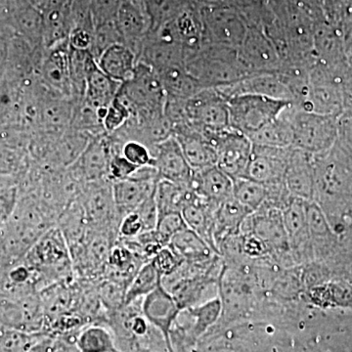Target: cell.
Segmentation results:
<instances>
[{"label":"cell","mask_w":352,"mask_h":352,"mask_svg":"<svg viewBox=\"0 0 352 352\" xmlns=\"http://www.w3.org/2000/svg\"><path fill=\"white\" fill-rule=\"evenodd\" d=\"M196 193L191 187L182 186L166 180L157 182L155 200H156L157 214H164L179 212L195 199Z\"/></svg>","instance_id":"cell-27"},{"label":"cell","mask_w":352,"mask_h":352,"mask_svg":"<svg viewBox=\"0 0 352 352\" xmlns=\"http://www.w3.org/2000/svg\"><path fill=\"white\" fill-rule=\"evenodd\" d=\"M116 23L124 45L135 53L138 60L141 46L151 27L144 1L122 0L118 9Z\"/></svg>","instance_id":"cell-17"},{"label":"cell","mask_w":352,"mask_h":352,"mask_svg":"<svg viewBox=\"0 0 352 352\" xmlns=\"http://www.w3.org/2000/svg\"><path fill=\"white\" fill-rule=\"evenodd\" d=\"M134 212H138L140 219H142L146 232L154 230L157 226V219H159L156 200H155V193L151 197H149L144 203L141 204Z\"/></svg>","instance_id":"cell-43"},{"label":"cell","mask_w":352,"mask_h":352,"mask_svg":"<svg viewBox=\"0 0 352 352\" xmlns=\"http://www.w3.org/2000/svg\"><path fill=\"white\" fill-rule=\"evenodd\" d=\"M307 201L292 197L288 205L282 210L289 248L293 250L300 249L303 241L307 239V234H309L307 220Z\"/></svg>","instance_id":"cell-29"},{"label":"cell","mask_w":352,"mask_h":352,"mask_svg":"<svg viewBox=\"0 0 352 352\" xmlns=\"http://www.w3.org/2000/svg\"><path fill=\"white\" fill-rule=\"evenodd\" d=\"M168 247L184 263L191 264L208 265L214 263V256L217 254L203 238L188 227L182 232L176 234Z\"/></svg>","instance_id":"cell-25"},{"label":"cell","mask_w":352,"mask_h":352,"mask_svg":"<svg viewBox=\"0 0 352 352\" xmlns=\"http://www.w3.org/2000/svg\"><path fill=\"white\" fill-rule=\"evenodd\" d=\"M118 96L131 113H164L166 94L157 72L138 62L133 76L122 83Z\"/></svg>","instance_id":"cell-6"},{"label":"cell","mask_w":352,"mask_h":352,"mask_svg":"<svg viewBox=\"0 0 352 352\" xmlns=\"http://www.w3.org/2000/svg\"><path fill=\"white\" fill-rule=\"evenodd\" d=\"M150 261L163 278L173 274L184 263L168 245L163 248Z\"/></svg>","instance_id":"cell-38"},{"label":"cell","mask_w":352,"mask_h":352,"mask_svg":"<svg viewBox=\"0 0 352 352\" xmlns=\"http://www.w3.org/2000/svg\"><path fill=\"white\" fill-rule=\"evenodd\" d=\"M230 126L248 138L278 119L293 105L292 102L278 100L261 95L243 94L227 99Z\"/></svg>","instance_id":"cell-4"},{"label":"cell","mask_w":352,"mask_h":352,"mask_svg":"<svg viewBox=\"0 0 352 352\" xmlns=\"http://www.w3.org/2000/svg\"><path fill=\"white\" fill-rule=\"evenodd\" d=\"M267 188L263 183L250 178L240 177L233 180V198L249 208L252 212L259 210L266 201Z\"/></svg>","instance_id":"cell-34"},{"label":"cell","mask_w":352,"mask_h":352,"mask_svg":"<svg viewBox=\"0 0 352 352\" xmlns=\"http://www.w3.org/2000/svg\"><path fill=\"white\" fill-rule=\"evenodd\" d=\"M186 113L190 126L207 138L231 127L228 104L217 88H204L186 100Z\"/></svg>","instance_id":"cell-8"},{"label":"cell","mask_w":352,"mask_h":352,"mask_svg":"<svg viewBox=\"0 0 352 352\" xmlns=\"http://www.w3.org/2000/svg\"><path fill=\"white\" fill-rule=\"evenodd\" d=\"M6 328L1 327L0 326V339H1L2 335H3L4 332H6Z\"/></svg>","instance_id":"cell-49"},{"label":"cell","mask_w":352,"mask_h":352,"mask_svg":"<svg viewBox=\"0 0 352 352\" xmlns=\"http://www.w3.org/2000/svg\"><path fill=\"white\" fill-rule=\"evenodd\" d=\"M285 111L278 119L273 120L249 138L252 144L292 148V129Z\"/></svg>","instance_id":"cell-31"},{"label":"cell","mask_w":352,"mask_h":352,"mask_svg":"<svg viewBox=\"0 0 352 352\" xmlns=\"http://www.w3.org/2000/svg\"><path fill=\"white\" fill-rule=\"evenodd\" d=\"M141 310L153 327L163 336L166 351L175 352L171 342V333L173 324L182 311L170 292L164 288L163 283L143 298Z\"/></svg>","instance_id":"cell-15"},{"label":"cell","mask_w":352,"mask_h":352,"mask_svg":"<svg viewBox=\"0 0 352 352\" xmlns=\"http://www.w3.org/2000/svg\"><path fill=\"white\" fill-rule=\"evenodd\" d=\"M191 188L194 192L214 205L233 197V179L217 166L194 171Z\"/></svg>","instance_id":"cell-22"},{"label":"cell","mask_w":352,"mask_h":352,"mask_svg":"<svg viewBox=\"0 0 352 352\" xmlns=\"http://www.w3.org/2000/svg\"><path fill=\"white\" fill-rule=\"evenodd\" d=\"M6 267L0 261V284H1L2 278H3L4 272H6Z\"/></svg>","instance_id":"cell-48"},{"label":"cell","mask_w":352,"mask_h":352,"mask_svg":"<svg viewBox=\"0 0 352 352\" xmlns=\"http://www.w3.org/2000/svg\"><path fill=\"white\" fill-rule=\"evenodd\" d=\"M122 155L138 168L153 166V156L149 148L138 141L129 140L122 144Z\"/></svg>","instance_id":"cell-37"},{"label":"cell","mask_w":352,"mask_h":352,"mask_svg":"<svg viewBox=\"0 0 352 352\" xmlns=\"http://www.w3.org/2000/svg\"><path fill=\"white\" fill-rule=\"evenodd\" d=\"M307 220L308 232L311 235L318 236V237L327 235L329 232L327 220L320 207L314 201H307Z\"/></svg>","instance_id":"cell-40"},{"label":"cell","mask_w":352,"mask_h":352,"mask_svg":"<svg viewBox=\"0 0 352 352\" xmlns=\"http://www.w3.org/2000/svg\"><path fill=\"white\" fill-rule=\"evenodd\" d=\"M94 32L85 29L75 28L69 36V45L76 50L90 51L94 43Z\"/></svg>","instance_id":"cell-44"},{"label":"cell","mask_w":352,"mask_h":352,"mask_svg":"<svg viewBox=\"0 0 352 352\" xmlns=\"http://www.w3.org/2000/svg\"><path fill=\"white\" fill-rule=\"evenodd\" d=\"M184 60L185 69L204 88L226 87L250 75L238 50L228 46L204 43Z\"/></svg>","instance_id":"cell-1"},{"label":"cell","mask_w":352,"mask_h":352,"mask_svg":"<svg viewBox=\"0 0 352 352\" xmlns=\"http://www.w3.org/2000/svg\"><path fill=\"white\" fill-rule=\"evenodd\" d=\"M252 214L233 197L219 204L214 219V243L217 252L219 241L239 233L245 220Z\"/></svg>","instance_id":"cell-24"},{"label":"cell","mask_w":352,"mask_h":352,"mask_svg":"<svg viewBox=\"0 0 352 352\" xmlns=\"http://www.w3.org/2000/svg\"><path fill=\"white\" fill-rule=\"evenodd\" d=\"M151 153L153 166L156 168L160 180L191 187L194 171L175 136L171 135L155 146Z\"/></svg>","instance_id":"cell-16"},{"label":"cell","mask_w":352,"mask_h":352,"mask_svg":"<svg viewBox=\"0 0 352 352\" xmlns=\"http://www.w3.org/2000/svg\"><path fill=\"white\" fill-rule=\"evenodd\" d=\"M326 20L342 25L352 20V0H324Z\"/></svg>","instance_id":"cell-39"},{"label":"cell","mask_w":352,"mask_h":352,"mask_svg":"<svg viewBox=\"0 0 352 352\" xmlns=\"http://www.w3.org/2000/svg\"><path fill=\"white\" fill-rule=\"evenodd\" d=\"M96 62L106 75L122 85L133 76L138 60L131 48L117 43L104 50Z\"/></svg>","instance_id":"cell-23"},{"label":"cell","mask_w":352,"mask_h":352,"mask_svg":"<svg viewBox=\"0 0 352 352\" xmlns=\"http://www.w3.org/2000/svg\"><path fill=\"white\" fill-rule=\"evenodd\" d=\"M131 115V111L126 103L117 95L115 100L107 108V112L103 119V127L106 133L111 134L117 131L126 124Z\"/></svg>","instance_id":"cell-36"},{"label":"cell","mask_w":352,"mask_h":352,"mask_svg":"<svg viewBox=\"0 0 352 352\" xmlns=\"http://www.w3.org/2000/svg\"><path fill=\"white\" fill-rule=\"evenodd\" d=\"M162 282L163 277L157 272L151 261L143 264L142 267L132 279L131 283L127 287L124 305L143 300L146 296L161 286Z\"/></svg>","instance_id":"cell-32"},{"label":"cell","mask_w":352,"mask_h":352,"mask_svg":"<svg viewBox=\"0 0 352 352\" xmlns=\"http://www.w3.org/2000/svg\"><path fill=\"white\" fill-rule=\"evenodd\" d=\"M247 235L244 240V250L250 256H261L265 251H268L266 245L256 236L251 233L247 234Z\"/></svg>","instance_id":"cell-46"},{"label":"cell","mask_w":352,"mask_h":352,"mask_svg":"<svg viewBox=\"0 0 352 352\" xmlns=\"http://www.w3.org/2000/svg\"><path fill=\"white\" fill-rule=\"evenodd\" d=\"M120 87L122 83L106 75L90 54L87 61L85 102L97 110L108 108L119 94Z\"/></svg>","instance_id":"cell-21"},{"label":"cell","mask_w":352,"mask_h":352,"mask_svg":"<svg viewBox=\"0 0 352 352\" xmlns=\"http://www.w3.org/2000/svg\"><path fill=\"white\" fill-rule=\"evenodd\" d=\"M138 168L131 162L127 161L126 157L122 156V153L115 154L111 157L110 164H109L108 179L112 182L126 179L131 177Z\"/></svg>","instance_id":"cell-41"},{"label":"cell","mask_w":352,"mask_h":352,"mask_svg":"<svg viewBox=\"0 0 352 352\" xmlns=\"http://www.w3.org/2000/svg\"><path fill=\"white\" fill-rule=\"evenodd\" d=\"M23 261L38 273L43 289L51 285L76 280L68 244L57 226L51 227L38 238Z\"/></svg>","instance_id":"cell-2"},{"label":"cell","mask_w":352,"mask_h":352,"mask_svg":"<svg viewBox=\"0 0 352 352\" xmlns=\"http://www.w3.org/2000/svg\"><path fill=\"white\" fill-rule=\"evenodd\" d=\"M284 182L292 197L314 201L315 164L314 155L292 148Z\"/></svg>","instance_id":"cell-19"},{"label":"cell","mask_w":352,"mask_h":352,"mask_svg":"<svg viewBox=\"0 0 352 352\" xmlns=\"http://www.w3.org/2000/svg\"><path fill=\"white\" fill-rule=\"evenodd\" d=\"M285 113L292 129V148L318 156L339 140V118L307 112L294 104Z\"/></svg>","instance_id":"cell-3"},{"label":"cell","mask_w":352,"mask_h":352,"mask_svg":"<svg viewBox=\"0 0 352 352\" xmlns=\"http://www.w3.org/2000/svg\"><path fill=\"white\" fill-rule=\"evenodd\" d=\"M245 222L250 226L249 233L258 238L268 251L286 252L291 249L280 208L263 205L252 212Z\"/></svg>","instance_id":"cell-18"},{"label":"cell","mask_w":352,"mask_h":352,"mask_svg":"<svg viewBox=\"0 0 352 352\" xmlns=\"http://www.w3.org/2000/svg\"><path fill=\"white\" fill-rule=\"evenodd\" d=\"M54 344V337L44 333L43 337L34 342V344L25 352H52Z\"/></svg>","instance_id":"cell-47"},{"label":"cell","mask_w":352,"mask_h":352,"mask_svg":"<svg viewBox=\"0 0 352 352\" xmlns=\"http://www.w3.org/2000/svg\"><path fill=\"white\" fill-rule=\"evenodd\" d=\"M78 199L91 230L119 238L120 220L116 210L112 182L105 179L87 183Z\"/></svg>","instance_id":"cell-7"},{"label":"cell","mask_w":352,"mask_h":352,"mask_svg":"<svg viewBox=\"0 0 352 352\" xmlns=\"http://www.w3.org/2000/svg\"><path fill=\"white\" fill-rule=\"evenodd\" d=\"M296 6L305 11L315 21L326 20L324 0H295Z\"/></svg>","instance_id":"cell-45"},{"label":"cell","mask_w":352,"mask_h":352,"mask_svg":"<svg viewBox=\"0 0 352 352\" xmlns=\"http://www.w3.org/2000/svg\"><path fill=\"white\" fill-rule=\"evenodd\" d=\"M238 53L250 74L280 72L283 68L276 46L259 28L248 27L247 34Z\"/></svg>","instance_id":"cell-12"},{"label":"cell","mask_w":352,"mask_h":352,"mask_svg":"<svg viewBox=\"0 0 352 352\" xmlns=\"http://www.w3.org/2000/svg\"><path fill=\"white\" fill-rule=\"evenodd\" d=\"M201 21L205 43L239 50L248 32L244 18L222 1H201Z\"/></svg>","instance_id":"cell-5"},{"label":"cell","mask_w":352,"mask_h":352,"mask_svg":"<svg viewBox=\"0 0 352 352\" xmlns=\"http://www.w3.org/2000/svg\"><path fill=\"white\" fill-rule=\"evenodd\" d=\"M75 346L80 352H122L118 349L112 330L100 323L83 327L76 335Z\"/></svg>","instance_id":"cell-30"},{"label":"cell","mask_w":352,"mask_h":352,"mask_svg":"<svg viewBox=\"0 0 352 352\" xmlns=\"http://www.w3.org/2000/svg\"><path fill=\"white\" fill-rule=\"evenodd\" d=\"M159 180L156 168L148 166L139 168L131 177L113 182V201L120 220L155 193Z\"/></svg>","instance_id":"cell-11"},{"label":"cell","mask_w":352,"mask_h":352,"mask_svg":"<svg viewBox=\"0 0 352 352\" xmlns=\"http://www.w3.org/2000/svg\"><path fill=\"white\" fill-rule=\"evenodd\" d=\"M38 73V80L51 94L74 101L69 72V41L44 50Z\"/></svg>","instance_id":"cell-13"},{"label":"cell","mask_w":352,"mask_h":352,"mask_svg":"<svg viewBox=\"0 0 352 352\" xmlns=\"http://www.w3.org/2000/svg\"><path fill=\"white\" fill-rule=\"evenodd\" d=\"M222 310L221 300L219 296L206 300L201 305L183 310L194 319V324L190 330V340H196L204 335L210 326L219 319Z\"/></svg>","instance_id":"cell-33"},{"label":"cell","mask_w":352,"mask_h":352,"mask_svg":"<svg viewBox=\"0 0 352 352\" xmlns=\"http://www.w3.org/2000/svg\"><path fill=\"white\" fill-rule=\"evenodd\" d=\"M56 226L63 234L69 252L80 247L91 230L82 204L78 198L71 201L62 212L58 217Z\"/></svg>","instance_id":"cell-26"},{"label":"cell","mask_w":352,"mask_h":352,"mask_svg":"<svg viewBox=\"0 0 352 352\" xmlns=\"http://www.w3.org/2000/svg\"><path fill=\"white\" fill-rule=\"evenodd\" d=\"M292 148L252 144L251 159L244 177L266 185L284 182Z\"/></svg>","instance_id":"cell-14"},{"label":"cell","mask_w":352,"mask_h":352,"mask_svg":"<svg viewBox=\"0 0 352 352\" xmlns=\"http://www.w3.org/2000/svg\"><path fill=\"white\" fill-rule=\"evenodd\" d=\"M217 152V166L232 179L244 177L252 150V143L242 132L232 127L208 136Z\"/></svg>","instance_id":"cell-10"},{"label":"cell","mask_w":352,"mask_h":352,"mask_svg":"<svg viewBox=\"0 0 352 352\" xmlns=\"http://www.w3.org/2000/svg\"><path fill=\"white\" fill-rule=\"evenodd\" d=\"M146 232L142 219L136 212L124 215L119 226V239H132Z\"/></svg>","instance_id":"cell-42"},{"label":"cell","mask_w":352,"mask_h":352,"mask_svg":"<svg viewBox=\"0 0 352 352\" xmlns=\"http://www.w3.org/2000/svg\"><path fill=\"white\" fill-rule=\"evenodd\" d=\"M157 74L163 83L166 97L170 98L187 100L204 89L201 83L190 75L185 67H171Z\"/></svg>","instance_id":"cell-28"},{"label":"cell","mask_w":352,"mask_h":352,"mask_svg":"<svg viewBox=\"0 0 352 352\" xmlns=\"http://www.w3.org/2000/svg\"><path fill=\"white\" fill-rule=\"evenodd\" d=\"M119 153V146L105 133L92 138L75 163L67 168L73 177L83 185L108 179L111 157Z\"/></svg>","instance_id":"cell-9"},{"label":"cell","mask_w":352,"mask_h":352,"mask_svg":"<svg viewBox=\"0 0 352 352\" xmlns=\"http://www.w3.org/2000/svg\"><path fill=\"white\" fill-rule=\"evenodd\" d=\"M193 171L217 166V152L207 136L192 126L183 127L173 132Z\"/></svg>","instance_id":"cell-20"},{"label":"cell","mask_w":352,"mask_h":352,"mask_svg":"<svg viewBox=\"0 0 352 352\" xmlns=\"http://www.w3.org/2000/svg\"><path fill=\"white\" fill-rule=\"evenodd\" d=\"M187 228L186 223L179 212L164 214L157 219V226L155 228L160 240L164 245H168L171 239L182 230Z\"/></svg>","instance_id":"cell-35"}]
</instances>
